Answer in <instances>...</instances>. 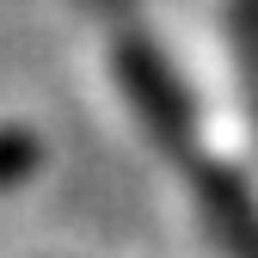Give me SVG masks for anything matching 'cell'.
<instances>
[{
    "label": "cell",
    "instance_id": "6da1fadb",
    "mask_svg": "<svg viewBox=\"0 0 258 258\" xmlns=\"http://www.w3.org/2000/svg\"><path fill=\"white\" fill-rule=\"evenodd\" d=\"M37 160H43V148L25 123H0V184H19Z\"/></svg>",
    "mask_w": 258,
    "mask_h": 258
}]
</instances>
